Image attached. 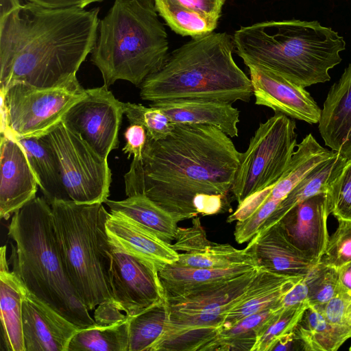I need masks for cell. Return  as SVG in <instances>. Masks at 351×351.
<instances>
[{
    "label": "cell",
    "mask_w": 351,
    "mask_h": 351,
    "mask_svg": "<svg viewBox=\"0 0 351 351\" xmlns=\"http://www.w3.org/2000/svg\"><path fill=\"white\" fill-rule=\"evenodd\" d=\"M194 11L219 20L225 0H177Z\"/></svg>",
    "instance_id": "44"
},
{
    "label": "cell",
    "mask_w": 351,
    "mask_h": 351,
    "mask_svg": "<svg viewBox=\"0 0 351 351\" xmlns=\"http://www.w3.org/2000/svg\"><path fill=\"white\" fill-rule=\"evenodd\" d=\"M6 245L1 247L0 308L1 336L8 351H25L22 321L25 287L6 259Z\"/></svg>",
    "instance_id": "23"
},
{
    "label": "cell",
    "mask_w": 351,
    "mask_h": 351,
    "mask_svg": "<svg viewBox=\"0 0 351 351\" xmlns=\"http://www.w3.org/2000/svg\"><path fill=\"white\" fill-rule=\"evenodd\" d=\"M128 319L108 326L78 329L71 339L67 351H128Z\"/></svg>",
    "instance_id": "33"
},
{
    "label": "cell",
    "mask_w": 351,
    "mask_h": 351,
    "mask_svg": "<svg viewBox=\"0 0 351 351\" xmlns=\"http://www.w3.org/2000/svg\"><path fill=\"white\" fill-rule=\"evenodd\" d=\"M119 309L113 301L99 304L94 315L97 326H108L124 322L128 317Z\"/></svg>",
    "instance_id": "43"
},
{
    "label": "cell",
    "mask_w": 351,
    "mask_h": 351,
    "mask_svg": "<svg viewBox=\"0 0 351 351\" xmlns=\"http://www.w3.org/2000/svg\"><path fill=\"white\" fill-rule=\"evenodd\" d=\"M22 321L25 351H67L71 339L80 329L25 287Z\"/></svg>",
    "instance_id": "16"
},
{
    "label": "cell",
    "mask_w": 351,
    "mask_h": 351,
    "mask_svg": "<svg viewBox=\"0 0 351 351\" xmlns=\"http://www.w3.org/2000/svg\"><path fill=\"white\" fill-rule=\"evenodd\" d=\"M308 285L306 276L299 280L281 299L280 303L285 309L308 302Z\"/></svg>",
    "instance_id": "45"
},
{
    "label": "cell",
    "mask_w": 351,
    "mask_h": 351,
    "mask_svg": "<svg viewBox=\"0 0 351 351\" xmlns=\"http://www.w3.org/2000/svg\"><path fill=\"white\" fill-rule=\"evenodd\" d=\"M271 350L302 351V344L295 329L278 338Z\"/></svg>",
    "instance_id": "47"
},
{
    "label": "cell",
    "mask_w": 351,
    "mask_h": 351,
    "mask_svg": "<svg viewBox=\"0 0 351 351\" xmlns=\"http://www.w3.org/2000/svg\"><path fill=\"white\" fill-rule=\"evenodd\" d=\"M284 309L280 303L244 317L230 328L220 331L204 351H252L263 325Z\"/></svg>",
    "instance_id": "30"
},
{
    "label": "cell",
    "mask_w": 351,
    "mask_h": 351,
    "mask_svg": "<svg viewBox=\"0 0 351 351\" xmlns=\"http://www.w3.org/2000/svg\"><path fill=\"white\" fill-rule=\"evenodd\" d=\"M308 306L304 303L276 313L263 325L252 351H271L278 338L295 329Z\"/></svg>",
    "instance_id": "34"
},
{
    "label": "cell",
    "mask_w": 351,
    "mask_h": 351,
    "mask_svg": "<svg viewBox=\"0 0 351 351\" xmlns=\"http://www.w3.org/2000/svg\"><path fill=\"white\" fill-rule=\"evenodd\" d=\"M26 2L50 9L78 8L84 9L92 3L100 2L103 0H24Z\"/></svg>",
    "instance_id": "46"
},
{
    "label": "cell",
    "mask_w": 351,
    "mask_h": 351,
    "mask_svg": "<svg viewBox=\"0 0 351 351\" xmlns=\"http://www.w3.org/2000/svg\"><path fill=\"white\" fill-rule=\"evenodd\" d=\"M123 108L130 123L143 126L147 137L154 141L167 137L173 128L174 123L157 108L126 102Z\"/></svg>",
    "instance_id": "35"
},
{
    "label": "cell",
    "mask_w": 351,
    "mask_h": 351,
    "mask_svg": "<svg viewBox=\"0 0 351 351\" xmlns=\"http://www.w3.org/2000/svg\"><path fill=\"white\" fill-rule=\"evenodd\" d=\"M99 10L26 2L0 19V93L16 82L82 88L76 73L95 47Z\"/></svg>",
    "instance_id": "2"
},
{
    "label": "cell",
    "mask_w": 351,
    "mask_h": 351,
    "mask_svg": "<svg viewBox=\"0 0 351 351\" xmlns=\"http://www.w3.org/2000/svg\"><path fill=\"white\" fill-rule=\"evenodd\" d=\"M169 320L166 299L128 317V351H152L165 333Z\"/></svg>",
    "instance_id": "31"
},
{
    "label": "cell",
    "mask_w": 351,
    "mask_h": 351,
    "mask_svg": "<svg viewBox=\"0 0 351 351\" xmlns=\"http://www.w3.org/2000/svg\"><path fill=\"white\" fill-rule=\"evenodd\" d=\"M106 226L112 240L155 265L158 271L179 259V253L171 243L163 241L126 217L110 213Z\"/></svg>",
    "instance_id": "22"
},
{
    "label": "cell",
    "mask_w": 351,
    "mask_h": 351,
    "mask_svg": "<svg viewBox=\"0 0 351 351\" xmlns=\"http://www.w3.org/2000/svg\"><path fill=\"white\" fill-rule=\"evenodd\" d=\"M169 41L154 0H115L99 20L90 60L104 85L118 80L140 86L168 57Z\"/></svg>",
    "instance_id": "6"
},
{
    "label": "cell",
    "mask_w": 351,
    "mask_h": 351,
    "mask_svg": "<svg viewBox=\"0 0 351 351\" xmlns=\"http://www.w3.org/2000/svg\"><path fill=\"white\" fill-rule=\"evenodd\" d=\"M45 136L56 154L67 201L104 203L112 181L107 159L62 121Z\"/></svg>",
    "instance_id": "10"
},
{
    "label": "cell",
    "mask_w": 351,
    "mask_h": 351,
    "mask_svg": "<svg viewBox=\"0 0 351 351\" xmlns=\"http://www.w3.org/2000/svg\"><path fill=\"white\" fill-rule=\"evenodd\" d=\"M349 350L351 351V345H350V346L349 348Z\"/></svg>",
    "instance_id": "50"
},
{
    "label": "cell",
    "mask_w": 351,
    "mask_h": 351,
    "mask_svg": "<svg viewBox=\"0 0 351 351\" xmlns=\"http://www.w3.org/2000/svg\"><path fill=\"white\" fill-rule=\"evenodd\" d=\"M179 253L176 264L197 268H225L239 264L258 265L252 250L247 246L239 250L228 243H217L208 239L199 217L192 226L180 228L173 244Z\"/></svg>",
    "instance_id": "17"
},
{
    "label": "cell",
    "mask_w": 351,
    "mask_h": 351,
    "mask_svg": "<svg viewBox=\"0 0 351 351\" xmlns=\"http://www.w3.org/2000/svg\"><path fill=\"white\" fill-rule=\"evenodd\" d=\"M351 261V221L339 220L319 263L338 269Z\"/></svg>",
    "instance_id": "38"
},
{
    "label": "cell",
    "mask_w": 351,
    "mask_h": 351,
    "mask_svg": "<svg viewBox=\"0 0 351 351\" xmlns=\"http://www.w3.org/2000/svg\"><path fill=\"white\" fill-rule=\"evenodd\" d=\"M1 93V130L14 136H42L62 121L85 89L37 88L16 82Z\"/></svg>",
    "instance_id": "9"
},
{
    "label": "cell",
    "mask_w": 351,
    "mask_h": 351,
    "mask_svg": "<svg viewBox=\"0 0 351 351\" xmlns=\"http://www.w3.org/2000/svg\"><path fill=\"white\" fill-rule=\"evenodd\" d=\"M308 285L309 305L322 306L328 303L339 293L337 269L320 263L306 275Z\"/></svg>",
    "instance_id": "36"
},
{
    "label": "cell",
    "mask_w": 351,
    "mask_h": 351,
    "mask_svg": "<svg viewBox=\"0 0 351 351\" xmlns=\"http://www.w3.org/2000/svg\"><path fill=\"white\" fill-rule=\"evenodd\" d=\"M257 265L239 264L225 268H197L167 265L158 271L165 298L184 294L205 285L229 280L247 273Z\"/></svg>",
    "instance_id": "26"
},
{
    "label": "cell",
    "mask_w": 351,
    "mask_h": 351,
    "mask_svg": "<svg viewBox=\"0 0 351 351\" xmlns=\"http://www.w3.org/2000/svg\"><path fill=\"white\" fill-rule=\"evenodd\" d=\"M1 134L0 217L8 220L36 197L38 184L21 145L10 131Z\"/></svg>",
    "instance_id": "14"
},
{
    "label": "cell",
    "mask_w": 351,
    "mask_h": 351,
    "mask_svg": "<svg viewBox=\"0 0 351 351\" xmlns=\"http://www.w3.org/2000/svg\"><path fill=\"white\" fill-rule=\"evenodd\" d=\"M247 66L256 105L310 124L319 123L322 109L304 87L266 68Z\"/></svg>",
    "instance_id": "13"
},
{
    "label": "cell",
    "mask_w": 351,
    "mask_h": 351,
    "mask_svg": "<svg viewBox=\"0 0 351 351\" xmlns=\"http://www.w3.org/2000/svg\"><path fill=\"white\" fill-rule=\"evenodd\" d=\"M241 156L214 126L174 123L167 137H147L141 160L124 176L125 193L145 195L178 221L194 218L198 195H230Z\"/></svg>",
    "instance_id": "1"
},
{
    "label": "cell",
    "mask_w": 351,
    "mask_h": 351,
    "mask_svg": "<svg viewBox=\"0 0 351 351\" xmlns=\"http://www.w3.org/2000/svg\"><path fill=\"white\" fill-rule=\"evenodd\" d=\"M110 240V286L119 309L130 317L165 300L156 267Z\"/></svg>",
    "instance_id": "11"
},
{
    "label": "cell",
    "mask_w": 351,
    "mask_h": 351,
    "mask_svg": "<svg viewBox=\"0 0 351 351\" xmlns=\"http://www.w3.org/2000/svg\"><path fill=\"white\" fill-rule=\"evenodd\" d=\"M260 267L234 278L205 285L166 298L169 313H193L237 304L243 299Z\"/></svg>",
    "instance_id": "21"
},
{
    "label": "cell",
    "mask_w": 351,
    "mask_h": 351,
    "mask_svg": "<svg viewBox=\"0 0 351 351\" xmlns=\"http://www.w3.org/2000/svg\"><path fill=\"white\" fill-rule=\"evenodd\" d=\"M51 207L57 243L67 276L90 311L113 301L110 280V215L102 203L55 200Z\"/></svg>",
    "instance_id": "7"
},
{
    "label": "cell",
    "mask_w": 351,
    "mask_h": 351,
    "mask_svg": "<svg viewBox=\"0 0 351 351\" xmlns=\"http://www.w3.org/2000/svg\"><path fill=\"white\" fill-rule=\"evenodd\" d=\"M159 15L176 34L192 38L212 33L218 20L180 4L177 0H154Z\"/></svg>",
    "instance_id": "32"
},
{
    "label": "cell",
    "mask_w": 351,
    "mask_h": 351,
    "mask_svg": "<svg viewBox=\"0 0 351 351\" xmlns=\"http://www.w3.org/2000/svg\"><path fill=\"white\" fill-rule=\"evenodd\" d=\"M14 138L25 150L45 199L49 204L67 201L58 160L46 136Z\"/></svg>",
    "instance_id": "25"
},
{
    "label": "cell",
    "mask_w": 351,
    "mask_h": 351,
    "mask_svg": "<svg viewBox=\"0 0 351 351\" xmlns=\"http://www.w3.org/2000/svg\"><path fill=\"white\" fill-rule=\"evenodd\" d=\"M173 123L214 126L230 138L239 136L240 111L232 104L208 100H172L151 102Z\"/></svg>",
    "instance_id": "20"
},
{
    "label": "cell",
    "mask_w": 351,
    "mask_h": 351,
    "mask_svg": "<svg viewBox=\"0 0 351 351\" xmlns=\"http://www.w3.org/2000/svg\"><path fill=\"white\" fill-rule=\"evenodd\" d=\"M104 203L110 213L128 217L166 243H171L176 238L179 221L145 195L137 194L120 201L107 199Z\"/></svg>",
    "instance_id": "24"
},
{
    "label": "cell",
    "mask_w": 351,
    "mask_h": 351,
    "mask_svg": "<svg viewBox=\"0 0 351 351\" xmlns=\"http://www.w3.org/2000/svg\"><path fill=\"white\" fill-rule=\"evenodd\" d=\"M12 271L25 288L80 328L96 326L70 281L56 241L51 205L36 197L8 226Z\"/></svg>",
    "instance_id": "5"
},
{
    "label": "cell",
    "mask_w": 351,
    "mask_h": 351,
    "mask_svg": "<svg viewBox=\"0 0 351 351\" xmlns=\"http://www.w3.org/2000/svg\"><path fill=\"white\" fill-rule=\"evenodd\" d=\"M234 49L232 37L225 32L192 38L145 78L140 86L141 99L249 102L251 81L234 62Z\"/></svg>",
    "instance_id": "3"
},
{
    "label": "cell",
    "mask_w": 351,
    "mask_h": 351,
    "mask_svg": "<svg viewBox=\"0 0 351 351\" xmlns=\"http://www.w3.org/2000/svg\"><path fill=\"white\" fill-rule=\"evenodd\" d=\"M335 153L322 147L311 134L306 135L297 145L289 167L272 186L269 196L281 202L312 169Z\"/></svg>",
    "instance_id": "28"
},
{
    "label": "cell",
    "mask_w": 351,
    "mask_h": 351,
    "mask_svg": "<svg viewBox=\"0 0 351 351\" xmlns=\"http://www.w3.org/2000/svg\"><path fill=\"white\" fill-rule=\"evenodd\" d=\"M124 137L126 143L123 148V152L128 155V158L133 156V160H141L147 138L145 128L141 125L131 123L127 128Z\"/></svg>",
    "instance_id": "41"
},
{
    "label": "cell",
    "mask_w": 351,
    "mask_h": 351,
    "mask_svg": "<svg viewBox=\"0 0 351 351\" xmlns=\"http://www.w3.org/2000/svg\"><path fill=\"white\" fill-rule=\"evenodd\" d=\"M330 214L326 193H321L295 205L278 221L289 240L315 265L328 243Z\"/></svg>",
    "instance_id": "15"
},
{
    "label": "cell",
    "mask_w": 351,
    "mask_h": 351,
    "mask_svg": "<svg viewBox=\"0 0 351 351\" xmlns=\"http://www.w3.org/2000/svg\"><path fill=\"white\" fill-rule=\"evenodd\" d=\"M326 195L330 214L337 221H351V157L330 183Z\"/></svg>",
    "instance_id": "37"
},
{
    "label": "cell",
    "mask_w": 351,
    "mask_h": 351,
    "mask_svg": "<svg viewBox=\"0 0 351 351\" xmlns=\"http://www.w3.org/2000/svg\"><path fill=\"white\" fill-rule=\"evenodd\" d=\"M247 246L259 267L274 273L304 276L316 265L289 240L278 222L256 234Z\"/></svg>",
    "instance_id": "19"
},
{
    "label": "cell",
    "mask_w": 351,
    "mask_h": 351,
    "mask_svg": "<svg viewBox=\"0 0 351 351\" xmlns=\"http://www.w3.org/2000/svg\"><path fill=\"white\" fill-rule=\"evenodd\" d=\"M302 351H336L348 334L330 323L316 306L309 305L295 328Z\"/></svg>",
    "instance_id": "29"
},
{
    "label": "cell",
    "mask_w": 351,
    "mask_h": 351,
    "mask_svg": "<svg viewBox=\"0 0 351 351\" xmlns=\"http://www.w3.org/2000/svg\"><path fill=\"white\" fill-rule=\"evenodd\" d=\"M325 145L351 157V62L330 88L318 123Z\"/></svg>",
    "instance_id": "18"
},
{
    "label": "cell",
    "mask_w": 351,
    "mask_h": 351,
    "mask_svg": "<svg viewBox=\"0 0 351 351\" xmlns=\"http://www.w3.org/2000/svg\"><path fill=\"white\" fill-rule=\"evenodd\" d=\"M337 269L339 293H351V261Z\"/></svg>",
    "instance_id": "48"
},
{
    "label": "cell",
    "mask_w": 351,
    "mask_h": 351,
    "mask_svg": "<svg viewBox=\"0 0 351 351\" xmlns=\"http://www.w3.org/2000/svg\"><path fill=\"white\" fill-rule=\"evenodd\" d=\"M271 186L256 192L238 204L233 214L227 218V222L241 221L251 216L269 197Z\"/></svg>",
    "instance_id": "42"
},
{
    "label": "cell",
    "mask_w": 351,
    "mask_h": 351,
    "mask_svg": "<svg viewBox=\"0 0 351 351\" xmlns=\"http://www.w3.org/2000/svg\"><path fill=\"white\" fill-rule=\"evenodd\" d=\"M295 122L276 112L259 124L241 153L231 193L238 204L275 184L289 167L297 147Z\"/></svg>",
    "instance_id": "8"
},
{
    "label": "cell",
    "mask_w": 351,
    "mask_h": 351,
    "mask_svg": "<svg viewBox=\"0 0 351 351\" xmlns=\"http://www.w3.org/2000/svg\"><path fill=\"white\" fill-rule=\"evenodd\" d=\"M21 4V0H0V19L12 12Z\"/></svg>",
    "instance_id": "49"
},
{
    "label": "cell",
    "mask_w": 351,
    "mask_h": 351,
    "mask_svg": "<svg viewBox=\"0 0 351 351\" xmlns=\"http://www.w3.org/2000/svg\"><path fill=\"white\" fill-rule=\"evenodd\" d=\"M280 203V201L269 196L251 216L245 220L237 221L234 232L236 241L239 244H242L252 240Z\"/></svg>",
    "instance_id": "39"
},
{
    "label": "cell",
    "mask_w": 351,
    "mask_h": 351,
    "mask_svg": "<svg viewBox=\"0 0 351 351\" xmlns=\"http://www.w3.org/2000/svg\"><path fill=\"white\" fill-rule=\"evenodd\" d=\"M123 114V102L104 84L85 89L84 96L69 109L62 121L107 159L110 152L119 146Z\"/></svg>",
    "instance_id": "12"
},
{
    "label": "cell",
    "mask_w": 351,
    "mask_h": 351,
    "mask_svg": "<svg viewBox=\"0 0 351 351\" xmlns=\"http://www.w3.org/2000/svg\"><path fill=\"white\" fill-rule=\"evenodd\" d=\"M245 64L269 69L303 87L330 80L341 62L343 37L318 21H271L242 27L232 37Z\"/></svg>",
    "instance_id": "4"
},
{
    "label": "cell",
    "mask_w": 351,
    "mask_h": 351,
    "mask_svg": "<svg viewBox=\"0 0 351 351\" xmlns=\"http://www.w3.org/2000/svg\"><path fill=\"white\" fill-rule=\"evenodd\" d=\"M347 159L335 152L332 156L317 165L280 203L258 234L278 223L298 204L317 194L326 193L330 183L340 173Z\"/></svg>",
    "instance_id": "27"
},
{
    "label": "cell",
    "mask_w": 351,
    "mask_h": 351,
    "mask_svg": "<svg viewBox=\"0 0 351 351\" xmlns=\"http://www.w3.org/2000/svg\"><path fill=\"white\" fill-rule=\"evenodd\" d=\"M316 306L330 323L351 338V293H339L326 304Z\"/></svg>",
    "instance_id": "40"
}]
</instances>
